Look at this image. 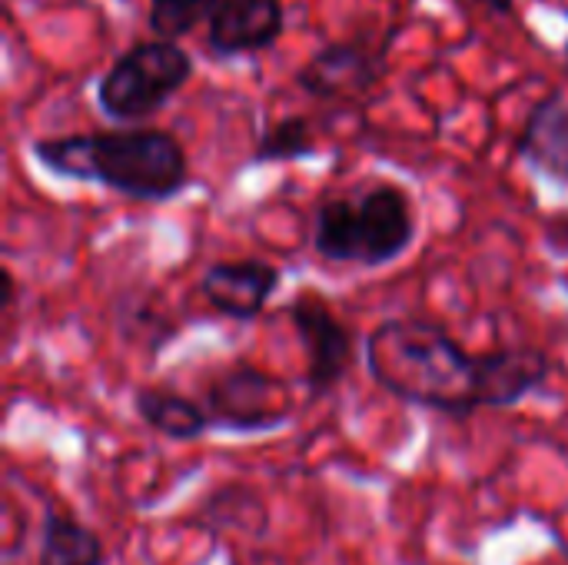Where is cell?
I'll return each mask as SVG.
<instances>
[{
  "label": "cell",
  "instance_id": "obj_6",
  "mask_svg": "<svg viewBox=\"0 0 568 565\" xmlns=\"http://www.w3.org/2000/svg\"><path fill=\"white\" fill-rule=\"evenodd\" d=\"M389 40H393V30L386 37L363 33V37L326 43L300 67L296 87L320 103L366 100L386 77Z\"/></svg>",
  "mask_w": 568,
  "mask_h": 565
},
{
  "label": "cell",
  "instance_id": "obj_13",
  "mask_svg": "<svg viewBox=\"0 0 568 565\" xmlns=\"http://www.w3.org/2000/svg\"><path fill=\"white\" fill-rule=\"evenodd\" d=\"M40 565H103V543L83 523L47 509L40 526Z\"/></svg>",
  "mask_w": 568,
  "mask_h": 565
},
{
  "label": "cell",
  "instance_id": "obj_9",
  "mask_svg": "<svg viewBox=\"0 0 568 565\" xmlns=\"http://www.w3.org/2000/svg\"><path fill=\"white\" fill-rule=\"evenodd\" d=\"M283 27V0H220L206 27V47L216 57L260 53L280 40Z\"/></svg>",
  "mask_w": 568,
  "mask_h": 565
},
{
  "label": "cell",
  "instance_id": "obj_15",
  "mask_svg": "<svg viewBox=\"0 0 568 565\" xmlns=\"http://www.w3.org/2000/svg\"><path fill=\"white\" fill-rule=\"evenodd\" d=\"M220 0H150V30L163 40L190 33L200 20H210Z\"/></svg>",
  "mask_w": 568,
  "mask_h": 565
},
{
  "label": "cell",
  "instance_id": "obj_17",
  "mask_svg": "<svg viewBox=\"0 0 568 565\" xmlns=\"http://www.w3.org/2000/svg\"><path fill=\"white\" fill-rule=\"evenodd\" d=\"M476 3H483L489 13H496V17H509L513 10H516V0H476Z\"/></svg>",
  "mask_w": 568,
  "mask_h": 565
},
{
  "label": "cell",
  "instance_id": "obj_2",
  "mask_svg": "<svg viewBox=\"0 0 568 565\" xmlns=\"http://www.w3.org/2000/svg\"><path fill=\"white\" fill-rule=\"evenodd\" d=\"M30 150L53 176L100 183L146 203L173 200L190 183L186 150L173 133L153 127L47 137Z\"/></svg>",
  "mask_w": 568,
  "mask_h": 565
},
{
  "label": "cell",
  "instance_id": "obj_4",
  "mask_svg": "<svg viewBox=\"0 0 568 565\" xmlns=\"http://www.w3.org/2000/svg\"><path fill=\"white\" fill-rule=\"evenodd\" d=\"M193 60L173 40H143L113 60L97 83L100 110L116 123H136L170 103V97L190 80Z\"/></svg>",
  "mask_w": 568,
  "mask_h": 565
},
{
  "label": "cell",
  "instance_id": "obj_11",
  "mask_svg": "<svg viewBox=\"0 0 568 565\" xmlns=\"http://www.w3.org/2000/svg\"><path fill=\"white\" fill-rule=\"evenodd\" d=\"M516 150L546 176L568 183V103L562 93H549L529 110Z\"/></svg>",
  "mask_w": 568,
  "mask_h": 565
},
{
  "label": "cell",
  "instance_id": "obj_14",
  "mask_svg": "<svg viewBox=\"0 0 568 565\" xmlns=\"http://www.w3.org/2000/svg\"><path fill=\"white\" fill-rule=\"evenodd\" d=\"M316 157V133L306 117H283L270 123L253 150V163H286Z\"/></svg>",
  "mask_w": 568,
  "mask_h": 565
},
{
  "label": "cell",
  "instance_id": "obj_16",
  "mask_svg": "<svg viewBox=\"0 0 568 565\" xmlns=\"http://www.w3.org/2000/svg\"><path fill=\"white\" fill-rule=\"evenodd\" d=\"M546 240H549V250L559 253L562 260H568V213L562 216H552L546 223Z\"/></svg>",
  "mask_w": 568,
  "mask_h": 565
},
{
  "label": "cell",
  "instance_id": "obj_7",
  "mask_svg": "<svg viewBox=\"0 0 568 565\" xmlns=\"http://www.w3.org/2000/svg\"><path fill=\"white\" fill-rule=\"evenodd\" d=\"M286 313L306 350V390L313 400H320L349 376L356 363V336L329 310V303L310 290L300 293V300Z\"/></svg>",
  "mask_w": 568,
  "mask_h": 565
},
{
  "label": "cell",
  "instance_id": "obj_3",
  "mask_svg": "<svg viewBox=\"0 0 568 565\" xmlns=\"http://www.w3.org/2000/svg\"><path fill=\"white\" fill-rule=\"evenodd\" d=\"M416 240L413 200L396 183H373L359 196H326L316 206L313 246L329 263L379 270Z\"/></svg>",
  "mask_w": 568,
  "mask_h": 565
},
{
  "label": "cell",
  "instance_id": "obj_8",
  "mask_svg": "<svg viewBox=\"0 0 568 565\" xmlns=\"http://www.w3.org/2000/svg\"><path fill=\"white\" fill-rule=\"evenodd\" d=\"M280 290V270L266 260L243 256V260H216L206 266L200 280L203 300L226 320H256L270 296Z\"/></svg>",
  "mask_w": 568,
  "mask_h": 565
},
{
  "label": "cell",
  "instance_id": "obj_10",
  "mask_svg": "<svg viewBox=\"0 0 568 565\" xmlns=\"http://www.w3.org/2000/svg\"><path fill=\"white\" fill-rule=\"evenodd\" d=\"M552 360L539 346H503L479 356L483 410H509L546 386Z\"/></svg>",
  "mask_w": 568,
  "mask_h": 565
},
{
  "label": "cell",
  "instance_id": "obj_1",
  "mask_svg": "<svg viewBox=\"0 0 568 565\" xmlns=\"http://www.w3.org/2000/svg\"><path fill=\"white\" fill-rule=\"evenodd\" d=\"M366 366L376 386L399 403L469 420L483 410L479 356L433 320H386L366 340Z\"/></svg>",
  "mask_w": 568,
  "mask_h": 565
},
{
  "label": "cell",
  "instance_id": "obj_12",
  "mask_svg": "<svg viewBox=\"0 0 568 565\" xmlns=\"http://www.w3.org/2000/svg\"><path fill=\"white\" fill-rule=\"evenodd\" d=\"M133 410L136 416L160 436L186 443V440H200L210 430V416L200 403H193L190 396H180L173 390H160V386H143L133 393Z\"/></svg>",
  "mask_w": 568,
  "mask_h": 565
},
{
  "label": "cell",
  "instance_id": "obj_5",
  "mask_svg": "<svg viewBox=\"0 0 568 565\" xmlns=\"http://www.w3.org/2000/svg\"><path fill=\"white\" fill-rule=\"evenodd\" d=\"M210 430L223 433H266L293 416L290 386L250 363L220 366L203 396Z\"/></svg>",
  "mask_w": 568,
  "mask_h": 565
},
{
  "label": "cell",
  "instance_id": "obj_18",
  "mask_svg": "<svg viewBox=\"0 0 568 565\" xmlns=\"http://www.w3.org/2000/svg\"><path fill=\"white\" fill-rule=\"evenodd\" d=\"M566 60H568V43H566Z\"/></svg>",
  "mask_w": 568,
  "mask_h": 565
}]
</instances>
